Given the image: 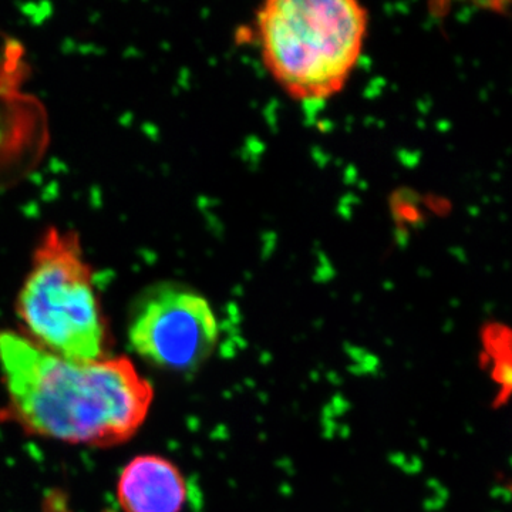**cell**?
Listing matches in <instances>:
<instances>
[{
    "instance_id": "6da1fadb",
    "label": "cell",
    "mask_w": 512,
    "mask_h": 512,
    "mask_svg": "<svg viewBox=\"0 0 512 512\" xmlns=\"http://www.w3.org/2000/svg\"><path fill=\"white\" fill-rule=\"evenodd\" d=\"M0 373L9 416L29 433L67 444L130 440L154 399L153 386L127 357L70 360L10 330L0 332Z\"/></svg>"
},
{
    "instance_id": "7a4b0ae2",
    "label": "cell",
    "mask_w": 512,
    "mask_h": 512,
    "mask_svg": "<svg viewBox=\"0 0 512 512\" xmlns=\"http://www.w3.org/2000/svg\"><path fill=\"white\" fill-rule=\"evenodd\" d=\"M256 26L276 82L295 99L320 101L348 82L365 45L367 13L352 0H271Z\"/></svg>"
},
{
    "instance_id": "3957f363",
    "label": "cell",
    "mask_w": 512,
    "mask_h": 512,
    "mask_svg": "<svg viewBox=\"0 0 512 512\" xmlns=\"http://www.w3.org/2000/svg\"><path fill=\"white\" fill-rule=\"evenodd\" d=\"M16 311L40 348L80 362L106 357L109 332L79 239L50 229L35 252Z\"/></svg>"
},
{
    "instance_id": "277c9868",
    "label": "cell",
    "mask_w": 512,
    "mask_h": 512,
    "mask_svg": "<svg viewBox=\"0 0 512 512\" xmlns=\"http://www.w3.org/2000/svg\"><path fill=\"white\" fill-rule=\"evenodd\" d=\"M217 316L200 293L177 285L158 286L138 301L128 339L138 356L168 370H192L214 352Z\"/></svg>"
},
{
    "instance_id": "5b68a950",
    "label": "cell",
    "mask_w": 512,
    "mask_h": 512,
    "mask_svg": "<svg viewBox=\"0 0 512 512\" xmlns=\"http://www.w3.org/2000/svg\"><path fill=\"white\" fill-rule=\"evenodd\" d=\"M187 495L180 468L154 454L133 458L117 483V500L124 512H181Z\"/></svg>"
}]
</instances>
